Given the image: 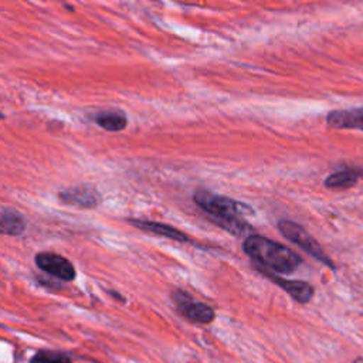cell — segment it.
I'll return each mask as SVG.
<instances>
[{"instance_id":"6da1fadb","label":"cell","mask_w":363,"mask_h":363,"mask_svg":"<svg viewBox=\"0 0 363 363\" xmlns=\"http://www.w3.org/2000/svg\"><path fill=\"white\" fill-rule=\"evenodd\" d=\"M244 252L259 267L274 271V274H289L301 265V257L288 247L269 238L252 234L242 242Z\"/></svg>"},{"instance_id":"7a4b0ae2","label":"cell","mask_w":363,"mask_h":363,"mask_svg":"<svg viewBox=\"0 0 363 363\" xmlns=\"http://www.w3.org/2000/svg\"><path fill=\"white\" fill-rule=\"evenodd\" d=\"M193 200L214 220V223L230 218H241L242 216L254 213V210L245 203H240L237 200L218 196L207 190H197L193 196Z\"/></svg>"},{"instance_id":"3957f363","label":"cell","mask_w":363,"mask_h":363,"mask_svg":"<svg viewBox=\"0 0 363 363\" xmlns=\"http://www.w3.org/2000/svg\"><path fill=\"white\" fill-rule=\"evenodd\" d=\"M278 230L284 237H286L289 241L305 250L308 254L315 257L318 261L326 264L329 268H335L330 258L323 252V248L319 245V242L299 224L288 220H282L278 223Z\"/></svg>"},{"instance_id":"277c9868","label":"cell","mask_w":363,"mask_h":363,"mask_svg":"<svg viewBox=\"0 0 363 363\" xmlns=\"http://www.w3.org/2000/svg\"><path fill=\"white\" fill-rule=\"evenodd\" d=\"M173 301L180 315H183L190 322L206 325L213 322L214 319V311L211 306H208L207 303L194 301L186 292H182V291L173 292Z\"/></svg>"},{"instance_id":"5b68a950","label":"cell","mask_w":363,"mask_h":363,"mask_svg":"<svg viewBox=\"0 0 363 363\" xmlns=\"http://www.w3.org/2000/svg\"><path fill=\"white\" fill-rule=\"evenodd\" d=\"M35 264L41 271L61 281L69 282L75 278V268L72 262L60 254L48 251L38 252L35 255Z\"/></svg>"},{"instance_id":"8992f818","label":"cell","mask_w":363,"mask_h":363,"mask_svg":"<svg viewBox=\"0 0 363 363\" xmlns=\"http://www.w3.org/2000/svg\"><path fill=\"white\" fill-rule=\"evenodd\" d=\"M261 274H264L265 277H268L271 281H274L278 286H281L286 294L291 295V298H294L296 302L299 303H306L311 301V298L313 296V286H311L308 282L303 281H292V279H284L281 277H278L277 274L257 265L255 267Z\"/></svg>"},{"instance_id":"52a82bcc","label":"cell","mask_w":363,"mask_h":363,"mask_svg":"<svg viewBox=\"0 0 363 363\" xmlns=\"http://www.w3.org/2000/svg\"><path fill=\"white\" fill-rule=\"evenodd\" d=\"M60 200L67 206H75L81 208H94L99 203L96 191L86 186H75L60 191Z\"/></svg>"},{"instance_id":"ba28073f","label":"cell","mask_w":363,"mask_h":363,"mask_svg":"<svg viewBox=\"0 0 363 363\" xmlns=\"http://www.w3.org/2000/svg\"><path fill=\"white\" fill-rule=\"evenodd\" d=\"M326 122L336 129H359L363 130V108L332 111Z\"/></svg>"},{"instance_id":"9c48e42d","label":"cell","mask_w":363,"mask_h":363,"mask_svg":"<svg viewBox=\"0 0 363 363\" xmlns=\"http://www.w3.org/2000/svg\"><path fill=\"white\" fill-rule=\"evenodd\" d=\"M130 224H133L136 228L160 235V237H166L170 240H176L180 242H189L190 238L180 230H177L176 227H172L169 224H163V223H157V221H147V220H129Z\"/></svg>"},{"instance_id":"30bf717a","label":"cell","mask_w":363,"mask_h":363,"mask_svg":"<svg viewBox=\"0 0 363 363\" xmlns=\"http://www.w3.org/2000/svg\"><path fill=\"white\" fill-rule=\"evenodd\" d=\"M26 230L24 217L14 208L0 206V234L20 235Z\"/></svg>"},{"instance_id":"8fae6325","label":"cell","mask_w":363,"mask_h":363,"mask_svg":"<svg viewBox=\"0 0 363 363\" xmlns=\"http://www.w3.org/2000/svg\"><path fill=\"white\" fill-rule=\"evenodd\" d=\"M359 179H363V167H347L329 174L325 179V186L328 189H349L354 186Z\"/></svg>"},{"instance_id":"7c38bea8","label":"cell","mask_w":363,"mask_h":363,"mask_svg":"<svg viewBox=\"0 0 363 363\" xmlns=\"http://www.w3.org/2000/svg\"><path fill=\"white\" fill-rule=\"evenodd\" d=\"M94 121L98 126L108 132L123 130L128 125L126 116L119 111H101L94 116Z\"/></svg>"},{"instance_id":"4fadbf2b","label":"cell","mask_w":363,"mask_h":363,"mask_svg":"<svg viewBox=\"0 0 363 363\" xmlns=\"http://www.w3.org/2000/svg\"><path fill=\"white\" fill-rule=\"evenodd\" d=\"M31 363H71L69 357L61 352L52 350H43L38 352L33 359Z\"/></svg>"},{"instance_id":"5bb4252c","label":"cell","mask_w":363,"mask_h":363,"mask_svg":"<svg viewBox=\"0 0 363 363\" xmlns=\"http://www.w3.org/2000/svg\"><path fill=\"white\" fill-rule=\"evenodd\" d=\"M3 118H4V116H3V113L0 112V119H3Z\"/></svg>"}]
</instances>
